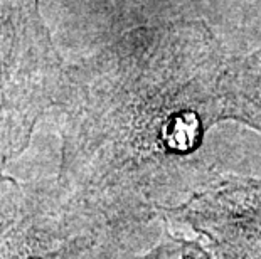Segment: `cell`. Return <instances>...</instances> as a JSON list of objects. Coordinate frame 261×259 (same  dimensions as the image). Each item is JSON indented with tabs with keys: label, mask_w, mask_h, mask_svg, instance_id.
I'll return each mask as SVG.
<instances>
[{
	"label": "cell",
	"mask_w": 261,
	"mask_h": 259,
	"mask_svg": "<svg viewBox=\"0 0 261 259\" xmlns=\"http://www.w3.org/2000/svg\"><path fill=\"white\" fill-rule=\"evenodd\" d=\"M162 233V219H112L59 180L0 172V259H133Z\"/></svg>",
	"instance_id": "cell-1"
},
{
	"label": "cell",
	"mask_w": 261,
	"mask_h": 259,
	"mask_svg": "<svg viewBox=\"0 0 261 259\" xmlns=\"http://www.w3.org/2000/svg\"><path fill=\"white\" fill-rule=\"evenodd\" d=\"M64 74L39 0H0V172L29 147Z\"/></svg>",
	"instance_id": "cell-2"
},
{
	"label": "cell",
	"mask_w": 261,
	"mask_h": 259,
	"mask_svg": "<svg viewBox=\"0 0 261 259\" xmlns=\"http://www.w3.org/2000/svg\"><path fill=\"white\" fill-rule=\"evenodd\" d=\"M157 212L165 227L201 241L216 259H261V179L213 175Z\"/></svg>",
	"instance_id": "cell-3"
},
{
	"label": "cell",
	"mask_w": 261,
	"mask_h": 259,
	"mask_svg": "<svg viewBox=\"0 0 261 259\" xmlns=\"http://www.w3.org/2000/svg\"><path fill=\"white\" fill-rule=\"evenodd\" d=\"M133 259H216L201 241L172 233L164 225L162 236Z\"/></svg>",
	"instance_id": "cell-4"
}]
</instances>
